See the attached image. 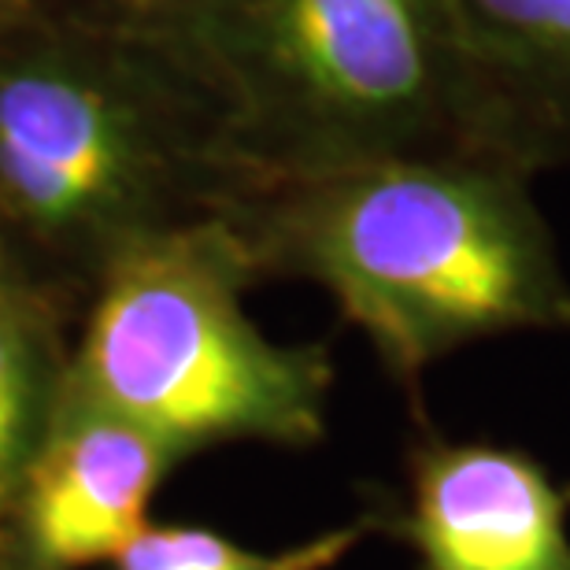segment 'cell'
Wrapping results in <instances>:
<instances>
[{"mask_svg":"<svg viewBox=\"0 0 570 570\" xmlns=\"http://www.w3.org/2000/svg\"><path fill=\"white\" fill-rule=\"evenodd\" d=\"M371 522L330 530L285 552H253L212 530L193 527H145L116 556V570H330L356 549Z\"/></svg>","mask_w":570,"mask_h":570,"instance_id":"8","label":"cell"},{"mask_svg":"<svg viewBox=\"0 0 570 570\" xmlns=\"http://www.w3.org/2000/svg\"><path fill=\"white\" fill-rule=\"evenodd\" d=\"M27 4H30V0H0V30L27 16Z\"/></svg>","mask_w":570,"mask_h":570,"instance_id":"10","label":"cell"},{"mask_svg":"<svg viewBox=\"0 0 570 570\" xmlns=\"http://www.w3.org/2000/svg\"><path fill=\"white\" fill-rule=\"evenodd\" d=\"M134 27L200 100L242 197L471 153L449 0H145Z\"/></svg>","mask_w":570,"mask_h":570,"instance_id":"2","label":"cell"},{"mask_svg":"<svg viewBox=\"0 0 570 570\" xmlns=\"http://www.w3.org/2000/svg\"><path fill=\"white\" fill-rule=\"evenodd\" d=\"M253 256L230 219L159 226L108 259L75 396L170 449L323 438L330 360L278 345L242 304Z\"/></svg>","mask_w":570,"mask_h":570,"instance_id":"3","label":"cell"},{"mask_svg":"<svg viewBox=\"0 0 570 570\" xmlns=\"http://www.w3.org/2000/svg\"><path fill=\"white\" fill-rule=\"evenodd\" d=\"M186 175L237 189L175 63L134 27L0 30V215L45 245H108L148 230Z\"/></svg>","mask_w":570,"mask_h":570,"instance_id":"4","label":"cell"},{"mask_svg":"<svg viewBox=\"0 0 570 570\" xmlns=\"http://www.w3.org/2000/svg\"><path fill=\"white\" fill-rule=\"evenodd\" d=\"M407 538L423 570H570V489L515 444L430 441Z\"/></svg>","mask_w":570,"mask_h":570,"instance_id":"5","label":"cell"},{"mask_svg":"<svg viewBox=\"0 0 570 570\" xmlns=\"http://www.w3.org/2000/svg\"><path fill=\"white\" fill-rule=\"evenodd\" d=\"M33 348L11 293L0 285V497L8 493L22 466V444L33 423Z\"/></svg>","mask_w":570,"mask_h":570,"instance_id":"9","label":"cell"},{"mask_svg":"<svg viewBox=\"0 0 570 570\" xmlns=\"http://www.w3.org/2000/svg\"><path fill=\"white\" fill-rule=\"evenodd\" d=\"M138 4H145V0H138Z\"/></svg>","mask_w":570,"mask_h":570,"instance_id":"11","label":"cell"},{"mask_svg":"<svg viewBox=\"0 0 570 570\" xmlns=\"http://www.w3.org/2000/svg\"><path fill=\"white\" fill-rule=\"evenodd\" d=\"M527 175L433 153L285 181L234 204L253 267L318 282L396 379L474 341L570 330V275Z\"/></svg>","mask_w":570,"mask_h":570,"instance_id":"1","label":"cell"},{"mask_svg":"<svg viewBox=\"0 0 570 570\" xmlns=\"http://www.w3.org/2000/svg\"><path fill=\"white\" fill-rule=\"evenodd\" d=\"M471 153L527 178L570 167V0H449Z\"/></svg>","mask_w":570,"mask_h":570,"instance_id":"6","label":"cell"},{"mask_svg":"<svg viewBox=\"0 0 570 570\" xmlns=\"http://www.w3.org/2000/svg\"><path fill=\"white\" fill-rule=\"evenodd\" d=\"M170 455L156 433L75 396L27 478L38 560L56 570L116 560L148 527V500Z\"/></svg>","mask_w":570,"mask_h":570,"instance_id":"7","label":"cell"}]
</instances>
